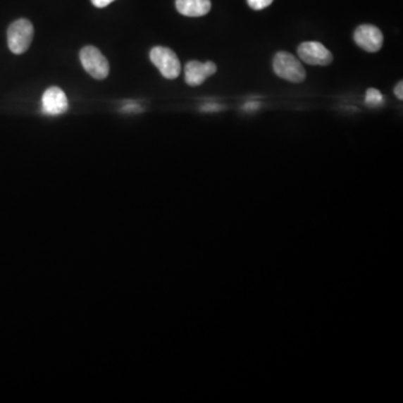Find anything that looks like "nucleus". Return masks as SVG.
Segmentation results:
<instances>
[{
	"label": "nucleus",
	"mask_w": 403,
	"mask_h": 403,
	"mask_svg": "<svg viewBox=\"0 0 403 403\" xmlns=\"http://www.w3.org/2000/svg\"><path fill=\"white\" fill-rule=\"evenodd\" d=\"M300 60L309 66H326L333 62V54L330 49L319 42H304L298 47Z\"/></svg>",
	"instance_id": "nucleus-5"
},
{
	"label": "nucleus",
	"mask_w": 403,
	"mask_h": 403,
	"mask_svg": "<svg viewBox=\"0 0 403 403\" xmlns=\"http://www.w3.org/2000/svg\"><path fill=\"white\" fill-rule=\"evenodd\" d=\"M383 102V96L379 90L376 89H368L365 96V104L371 108L381 106Z\"/></svg>",
	"instance_id": "nucleus-10"
},
{
	"label": "nucleus",
	"mask_w": 403,
	"mask_h": 403,
	"mask_svg": "<svg viewBox=\"0 0 403 403\" xmlns=\"http://www.w3.org/2000/svg\"><path fill=\"white\" fill-rule=\"evenodd\" d=\"M354 41L366 52H379L383 46V34L373 25H361L355 30Z\"/></svg>",
	"instance_id": "nucleus-6"
},
{
	"label": "nucleus",
	"mask_w": 403,
	"mask_h": 403,
	"mask_svg": "<svg viewBox=\"0 0 403 403\" xmlns=\"http://www.w3.org/2000/svg\"><path fill=\"white\" fill-rule=\"evenodd\" d=\"M247 3L254 11H262L273 3V0H247Z\"/></svg>",
	"instance_id": "nucleus-11"
},
{
	"label": "nucleus",
	"mask_w": 403,
	"mask_h": 403,
	"mask_svg": "<svg viewBox=\"0 0 403 403\" xmlns=\"http://www.w3.org/2000/svg\"><path fill=\"white\" fill-rule=\"evenodd\" d=\"M218 71L216 63L205 62L199 61H191L185 66V82L191 87H199L203 85L205 80L212 77Z\"/></svg>",
	"instance_id": "nucleus-8"
},
{
	"label": "nucleus",
	"mask_w": 403,
	"mask_h": 403,
	"mask_svg": "<svg viewBox=\"0 0 403 403\" xmlns=\"http://www.w3.org/2000/svg\"><path fill=\"white\" fill-rule=\"evenodd\" d=\"M176 9L187 17H202L210 13L211 0H176Z\"/></svg>",
	"instance_id": "nucleus-9"
},
{
	"label": "nucleus",
	"mask_w": 403,
	"mask_h": 403,
	"mask_svg": "<svg viewBox=\"0 0 403 403\" xmlns=\"http://www.w3.org/2000/svg\"><path fill=\"white\" fill-rule=\"evenodd\" d=\"M273 71L281 79L292 83L305 81L306 71L300 61L288 52H278L273 58Z\"/></svg>",
	"instance_id": "nucleus-2"
},
{
	"label": "nucleus",
	"mask_w": 403,
	"mask_h": 403,
	"mask_svg": "<svg viewBox=\"0 0 403 403\" xmlns=\"http://www.w3.org/2000/svg\"><path fill=\"white\" fill-rule=\"evenodd\" d=\"M33 37V24L25 18L15 20L7 30L9 49L16 55L24 54L30 49Z\"/></svg>",
	"instance_id": "nucleus-1"
},
{
	"label": "nucleus",
	"mask_w": 403,
	"mask_h": 403,
	"mask_svg": "<svg viewBox=\"0 0 403 403\" xmlns=\"http://www.w3.org/2000/svg\"><path fill=\"white\" fill-rule=\"evenodd\" d=\"M258 106H259V104H256V102H249V104H245L244 109L256 110Z\"/></svg>",
	"instance_id": "nucleus-14"
},
{
	"label": "nucleus",
	"mask_w": 403,
	"mask_h": 403,
	"mask_svg": "<svg viewBox=\"0 0 403 403\" xmlns=\"http://www.w3.org/2000/svg\"><path fill=\"white\" fill-rule=\"evenodd\" d=\"M68 101L66 92L58 87H51L42 97V111L47 116H60L68 111Z\"/></svg>",
	"instance_id": "nucleus-7"
},
{
	"label": "nucleus",
	"mask_w": 403,
	"mask_h": 403,
	"mask_svg": "<svg viewBox=\"0 0 403 403\" xmlns=\"http://www.w3.org/2000/svg\"><path fill=\"white\" fill-rule=\"evenodd\" d=\"M115 0H91V3L96 6L97 8H104L106 6L113 3Z\"/></svg>",
	"instance_id": "nucleus-12"
},
{
	"label": "nucleus",
	"mask_w": 403,
	"mask_h": 403,
	"mask_svg": "<svg viewBox=\"0 0 403 403\" xmlns=\"http://www.w3.org/2000/svg\"><path fill=\"white\" fill-rule=\"evenodd\" d=\"M80 61L87 74L94 79L104 80L109 75V62L96 46L83 47L80 52Z\"/></svg>",
	"instance_id": "nucleus-4"
},
{
	"label": "nucleus",
	"mask_w": 403,
	"mask_h": 403,
	"mask_svg": "<svg viewBox=\"0 0 403 403\" xmlns=\"http://www.w3.org/2000/svg\"><path fill=\"white\" fill-rule=\"evenodd\" d=\"M395 94L399 100L403 99V82H399L398 85H395Z\"/></svg>",
	"instance_id": "nucleus-13"
},
{
	"label": "nucleus",
	"mask_w": 403,
	"mask_h": 403,
	"mask_svg": "<svg viewBox=\"0 0 403 403\" xmlns=\"http://www.w3.org/2000/svg\"><path fill=\"white\" fill-rule=\"evenodd\" d=\"M149 58L163 78L174 80L180 77L182 66L178 55L173 49L165 46H155L150 51Z\"/></svg>",
	"instance_id": "nucleus-3"
}]
</instances>
